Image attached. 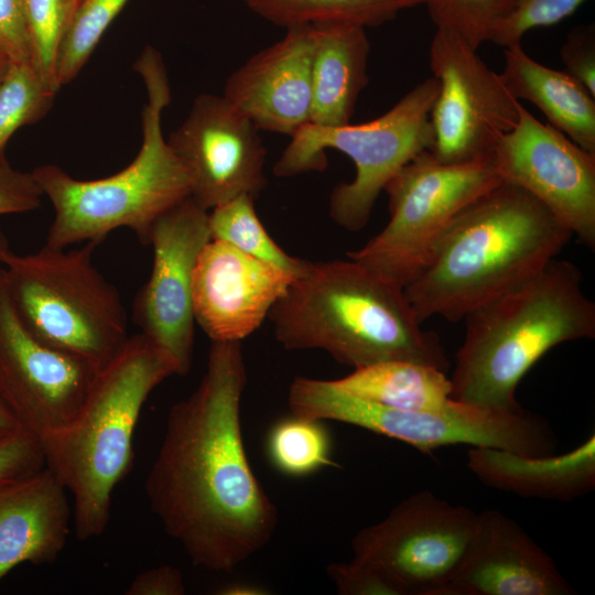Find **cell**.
Here are the masks:
<instances>
[{
    "label": "cell",
    "instance_id": "cell-23",
    "mask_svg": "<svg viewBox=\"0 0 595 595\" xmlns=\"http://www.w3.org/2000/svg\"><path fill=\"white\" fill-rule=\"evenodd\" d=\"M504 55L499 75L511 95L533 104L549 125L595 154V97L565 72L531 58L521 44L504 47Z\"/></svg>",
    "mask_w": 595,
    "mask_h": 595
},
{
    "label": "cell",
    "instance_id": "cell-35",
    "mask_svg": "<svg viewBox=\"0 0 595 595\" xmlns=\"http://www.w3.org/2000/svg\"><path fill=\"white\" fill-rule=\"evenodd\" d=\"M326 574L342 595H401L381 573L361 562H334Z\"/></svg>",
    "mask_w": 595,
    "mask_h": 595
},
{
    "label": "cell",
    "instance_id": "cell-6",
    "mask_svg": "<svg viewBox=\"0 0 595 595\" xmlns=\"http://www.w3.org/2000/svg\"><path fill=\"white\" fill-rule=\"evenodd\" d=\"M134 68L143 79L147 104L142 109V144L133 161L99 180L74 178L54 164L32 171L54 209L45 241L48 246L98 245L118 228L132 230L149 246L154 223L191 196L188 174L162 133V112L171 101L163 60L148 46Z\"/></svg>",
    "mask_w": 595,
    "mask_h": 595
},
{
    "label": "cell",
    "instance_id": "cell-44",
    "mask_svg": "<svg viewBox=\"0 0 595 595\" xmlns=\"http://www.w3.org/2000/svg\"><path fill=\"white\" fill-rule=\"evenodd\" d=\"M9 433H10V432H9ZM6 434H8V433H1V432H0V439H1L3 435H6Z\"/></svg>",
    "mask_w": 595,
    "mask_h": 595
},
{
    "label": "cell",
    "instance_id": "cell-16",
    "mask_svg": "<svg viewBox=\"0 0 595 595\" xmlns=\"http://www.w3.org/2000/svg\"><path fill=\"white\" fill-rule=\"evenodd\" d=\"M256 125L223 95L201 94L166 139L185 167L191 197L206 210L267 185V150Z\"/></svg>",
    "mask_w": 595,
    "mask_h": 595
},
{
    "label": "cell",
    "instance_id": "cell-19",
    "mask_svg": "<svg viewBox=\"0 0 595 595\" xmlns=\"http://www.w3.org/2000/svg\"><path fill=\"white\" fill-rule=\"evenodd\" d=\"M551 556L511 518L478 512L475 538L459 571L439 595H571Z\"/></svg>",
    "mask_w": 595,
    "mask_h": 595
},
{
    "label": "cell",
    "instance_id": "cell-33",
    "mask_svg": "<svg viewBox=\"0 0 595 595\" xmlns=\"http://www.w3.org/2000/svg\"><path fill=\"white\" fill-rule=\"evenodd\" d=\"M45 466L40 439L20 426L0 439V486Z\"/></svg>",
    "mask_w": 595,
    "mask_h": 595
},
{
    "label": "cell",
    "instance_id": "cell-7",
    "mask_svg": "<svg viewBox=\"0 0 595 595\" xmlns=\"http://www.w3.org/2000/svg\"><path fill=\"white\" fill-rule=\"evenodd\" d=\"M84 245L69 249L44 244L26 255L10 250L2 263L10 298L26 328L102 369L130 337L127 314L117 288L93 262L97 245Z\"/></svg>",
    "mask_w": 595,
    "mask_h": 595
},
{
    "label": "cell",
    "instance_id": "cell-32",
    "mask_svg": "<svg viewBox=\"0 0 595 595\" xmlns=\"http://www.w3.org/2000/svg\"><path fill=\"white\" fill-rule=\"evenodd\" d=\"M586 0H516L489 42L502 47L520 44L523 35L554 25L572 15Z\"/></svg>",
    "mask_w": 595,
    "mask_h": 595
},
{
    "label": "cell",
    "instance_id": "cell-37",
    "mask_svg": "<svg viewBox=\"0 0 595 595\" xmlns=\"http://www.w3.org/2000/svg\"><path fill=\"white\" fill-rule=\"evenodd\" d=\"M0 52L32 64L25 0H0Z\"/></svg>",
    "mask_w": 595,
    "mask_h": 595
},
{
    "label": "cell",
    "instance_id": "cell-36",
    "mask_svg": "<svg viewBox=\"0 0 595 595\" xmlns=\"http://www.w3.org/2000/svg\"><path fill=\"white\" fill-rule=\"evenodd\" d=\"M43 197L32 172L15 170L7 160L0 163V215L34 210Z\"/></svg>",
    "mask_w": 595,
    "mask_h": 595
},
{
    "label": "cell",
    "instance_id": "cell-39",
    "mask_svg": "<svg viewBox=\"0 0 595 595\" xmlns=\"http://www.w3.org/2000/svg\"><path fill=\"white\" fill-rule=\"evenodd\" d=\"M221 595H264L269 594L268 589L258 584L249 582L230 583L221 587L218 592Z\"/></svg>",
    "mask_w": 595,
    "mask_h": 595
},
{
    "label": "cell",
    "instance_id": "cell-4",
    "mask_svg": "<svg viewBox=\"0 0 595 595\" xmlns=\"http://www.w3.org/2000/svg\"><path fill=\"white\" fill-rule=\"evenodd\" d=\"M463 320L452 398L500 411L522 410L517 387L551 348L595 336V303L583 291L582 272L556 258Z\"/></svg>",
    "mask_w": 595,
    "mask_h": 595
},
{
    "label": "cell",
    "instance_id": "cell-31",
    "mask_svg": "<svg viewBox=\"0 0 595 595\" xmlns=\"http://www.w3.org/2000/svg\"><path fill=\"white\" fill-rule=\"evenodd\" d=\"M31 62L44 84L57 93L56 63L71 15L66 0H25Z\"/></svg>",
    "mask_w": 595,
    "mask_h": 595
},
{
    "label": "cell",
    "instance_id": "cell-43",
    "mask_svg": "<svg viewBox=\"0 0 595 595\" xmlns=\"http://www.w3.org/2000/svg\"><path fill=\"white\" fill-rule=\"evenodd\" d=\"M78 1L79 0H66V3L68 6V8H69L71 13L73 12V10H74V8H75V6L77 4Z\"/></svg>",
    "mask_w": 595,
    "mask_h": 595
},
{
    "label": "cell",
    "instance_id": "cell-20",
    "mask_svg": "<svg viewBox=\"0 0 595 595\" xmlns=\"http://www.w3.org/2000/svg\"><path fill=\"white\" fill-rule=\"evenodd\" d=\"M73 519L68 491L46 466L0 486V581L23 563L52 564Z\"/></svg>",
    "mask_w": 595,
    "mask_h": 595
},
{
    "label": "cell",
    "instance_id": "cell-25",
    "mask_svg": "<svg viewBox=\"0 0 595 595\" xmlns=\"http://www.w3.org/2000/svg\"><path fill=\"white\" fill-rule=\"evenodd\" d=\"M268 22L285 29L315 23H348L377 26L402 10L426 0H242Z\"/></svg>",
    "mask_w": 595,
    "mask_h": 595
},
{
    "label": "cell",
    "instance_id": "cell-24",
    "mask_svg": "<svg viewBox=\"0 0 595 595\" xmlns=\"http://www.w3.org/2000/svg\"><path fill=\"white\" fill-rule=\"evenodd\" d=\"M333 382L367 401L407 411H437L452 402L446 371L409 360H390L354 369Z\"/></svg>",
    "mask_w": 595,
    "mask_h": 595
},
{
    "label": "cell",
    "instance_id": "cell-42",
    "mask_svg": "<svg viewBox=\"0 0 595 595\" xmlns=\"http://www.w3.org/2000/svg\"><path fill=\"white\" fill-rule=\"evenodd\" d=\"M11 62L12 61L6 54L0 52V79L3 77V75L8 71Z\"/></svg>",
    "mask_w": 595,
    "mask_h": 595
},
{
    "label": "cell",
    "instance_id": "cell-15",
    "mask_svg": "<svg viewBox=\"0 0 595 595\" xmlns=\"http://www.w3.org/2000/svg\"><path fill=\"white\" fill-rule=\"evenodd\" d=\"M493 159L501 182L530 193L589 249L595 248V154L523 106Z\"/></svg>",
    "mask_w": 595,
    "mask_h": 595
},
{
    "label": "cell",
    "instance_id": "cell-17",
    "mask_svg": "<svg viewBox=\"0 0 595 595\" xmlns=\"http://www.w3.org/2000/svg\"><path fill=\"white\" fill-rule=\"evenodd\" d=\"M294 279L226 241L212 239L193 275L195 323L212 342H241L261 326Z\"/></svg>",
    "mask_w": 595,
    "mask_h": 595
},
{
    "label": "cell",
    "instance_id": "cell-27",
    "mask_svg": "<svg viewBox=\"0 0 595 595\" xmlns=\"http://www.w3.org/2000/svg\"><path fill=\"white\" fill-rule=\"evenodd\" d=\"M208 223L212 239L226 241L294 278L304 271L307 260L290 256L273 240L257 215L253 197L241 195L213 208Z\"/></svg>",
    "mask_w": 595,
    "mask_h": 595
},
{
    "label": "cell",
    "instance_id": "cell-28",
    "mask_svg": "<svg viewBox=\"0 0 595 595\" xmlns=\"http://www.w3.org/2000/svg\"><path fill=\"white\" fill-rule=\"evenodd\" d=\"M57 93L50 89L29 62H11L0 79V163L14 132L40 121Z\"/></svg>",
    "mask_w": 595,
    "mask_h": 595
},
{
    "label": "cell",
    "instance_id": "cell-5",
    "mask_svg": "<svg viewBox=\"0 0 595 595\" xmlns=\"http://www.w3.org/2000/svg\"><path fill=\"white\" fill-rule=\"evenodd\" d=\"M178 375L169 354L141 333L100 369L75 418L40 439L45 466L67 489L76 537L104 533L116 486L133 461V434L144 402L166 378Z\"/></svg>",
    "mask_w": 595,
    "mask_h": 595
},
{
    "label": "cell",
    "instance_id": "cell-12",
    "mask_svg": "<svg viewBox=\"0 0 595 595\" xmlns=\"http://www.w3.org/2000/svg\"><path fill=\"white\" fill-rule=\"evenodd\" d=\"M430 67L437 94L430 112L432 155L459 164L493 153L500 138L518 122L521 102L456 34L436 29Z\"/></svg>",
    "mask_w": 595,
    "mask_h": 595
},
{
    "label": "cell",
    "instance_id": "cell-21",
    "mask_svg": "<svg viewBox=\"0 0 595 595\" xmlns=\"http://www.w3.org/2000/svg\"><path fill=\"white\" fill-rule=\"evenodd\" d=\"M467 467L486 486L521 497L571 501L595 487V435L562 454L529 456L474 446Z\"/></svg>",
    "mask_w": 595,
    "mask_h": 595
},
{
    "label": "cell",
    "instance_id": "cell-41",
    "mask_svg": "<svg viewBox=\"0 0 595 595\" xmlns=\"http://www.w3.org/2000/svg\"><path fill=\"white\" fill-rule=\"evenodd\" d=\"M10 251L8 238L0 227V263H2L6 255Z\"/></svg>",
    "mask_w": 595,
    "mask_h": 595
},
{
    "label": "cell",
    "instance_id": "cell-2",
    "mask_svg": "<svg viewBox=\"0 0 595 595\" xmlns=\"http://www.w3.org/2000/svg\"><path fill=\"white\" fill-rule=\"evenodd\" d=\"M572 236L534 196L500 182L453 218L403 289L421 323L456 322L537 274Z\"/></svg>",
    "mask_w": 595,
    "mask_h": 595
},
{
    "label": "cell",
    "instance_id": "cell-38",
    "mask_svg": "<svg viewBox=\"0 0 595 595\" xmlns=\"http://www.w3.org/2000/svg\"><path fill=\"white\" fill-rule=\"evenodd\" d=\"M186 587L182 572L160 565L138 574L126 591L128 595H183Z\"/></svg>",
    "mask_w": 595,
    "mask_h": 595
},
{
    "label": "cell",
    "instance_id": "cell-40",
    "mask_svg": "<svg viewBox=\"0 0 595 595\" xmlns=\"http://www.w3.org/2000/svg\"><path fill=\"white\" fill-rule=\"evenodd\" d=\"M20 426V423L18 422L13 412L11 411L4 398L0 393V432L9 433Z\"/></svg>",
    "mask_w": 595,
    "mask_h": 595
},
{
    "label": "cell",
    "instance_id": "cell-13",
    "mask_svg": "<svg viewBox=\"0 0 595 595\" xmlns=\"http://www.w3.org/2000/svg\"><path fill=\"white\" fill-rule=\"evenodd\" d=\"M100 369L55 348L23 324L0 268V393L22 428L39 439L68 424Z\"/></svg>",
    "mask_w": 595,
    "mask_h": 595
},
{
    "label": "cell",
    "instance_id": "cell-34",
    "mask_svg": "<svg viewBox=\"0 0 595 595\" xmlns=\"http://www.w3.org/2000/svg\"><path fill=\"white\" fill-rule=\"evenodd\" d=\"M561 60L567 75L595 97V28L588 23L570 31L561 47Z\"/></svg>",
    "mask_w": 595,
    "mask_h": 595
},
{
    "label": "cell",
    "instance_id": "cell-22",
    "mask_svg": "<svg viewBox=\"0 0 595 595\" xmlns=\"http://www.w3.org/2000/svg\"><path fill=\"white\" fill-rule=\"evenodd\" d=\"M311 25L314 47L310 123L347 125L368 84L370 42L366 28L348 23Z\"/></svg>",
    "mask_w": 595,
    "mask_h": 595
},
{
    "label": "cell",
    "instance_id": "cell-30",
    "mask_svg": "<svg viewBox=\"0 0 595 595\" xmlns=\"http://www.w3.org/2000/svg\"><path fill=\"white\" fill-rule=\"evenodd\" d=\"M516 0H426L428 13L436 29L459 36L474 50L490 41Z\"/></svg>",
    "mask_w": 595,
    "mask_h": 595
},
{
    "label": "cell",
    "instance_id": "cell-3",
    "mask_svg": "<svg viewBox=\"0 0 595 595\" xmlns=\"http://www.w3.org/2000/svg\"><path fill=\"white\" fill-rule=\"evenodd\" d=\"M268 318L285 349L324 350L354 369L390 360L448 369L439 336L422 328L403 286L349 258L307 260Z\"/></svg>",
    "mask_w": 595,
    "mask_h": 595
},
{
    "label": "cell",
    "instance_id": "cell-11",
    "mask_svg": "<svg viewBox=\"0 0 595 595\" xmlns=\"http://www.w3.org/2000/svg\"><path fill=\"white\" fill-rule=\"evenodd\" d=\"M477 524L478 512L421 490L355 534L353 560L381 573L401 595H439L464 563Z\"/></svg>",
    "mask_w": 595,
    "mask_h": 595
},
{
    "label": "cell",
    "instance_id": "cell-29",
    "mask_svg": "<svg viewBox=\"0 0 595 595\" xmlns=\"http://www.w3.org/2000/svg\"><path fill=\"white\" fill-rule=\"evenodd\" d=\"M129 0H79L67 21L56 63L58 87L87 63L105 31Z\"/></svg>",
    "mask_w": 595,
    "mask_h": 595
},
{
    "label": "cell",
    "instance_id": "cell-18",
    "mask_svg": "<svg viewBox=\"0 0 595 595\" xmlns=\"http://www.w3.org/2000/svg\"><path fill=\"white\" fill-rule=\"evenodd\" d=\"M313 47L311 24L286 29L227 78L223 96L260 131L292 137L310 122Z\"/></svg>",
    "mask_w": 595,
    "mask_h": 595
},
{
    "label": "cell",
    "instance_id": "cell-26",
    "mask_svg": "<svg viewBox=\"0 0 595 595\" xmlns=\"http://www.w3.org/2000/svg\"><path fill=\"white\" fill-rule=\"evenodd\" d=\"M266 446L271 465L289 477H305L326 467H337L331 435L321 420L295 414L283 418L269 430Z\"/></svg>",
    "mask_w": 595,
    "mask_h": 595
},
{
    "label": "cell",
    "instance_id": "cell-10",
    "mask_svg": "<svg viewBox=\"0 0 595 595\" xmlns=\"http://www.w3.org/2000/svg\"><path fill=\"white\" fill-rule=\"evenodd\" d=\"M500 182L493 154L448 164L423 151L383 190L389 197L388 224L347 258L404 288L424 267L453 218Z\"/></svg>",
    "mask_w": 595,
    "mask_h": 595
},
{
    "label": "cell",
    "instance_id": "cell-14",
    "mask_svg": "<svg viewBox=\"0 0 595 595\" xmlns=\"http://www.w3.org/2000/svg\"><path fill=\"white\" fill-rule=\"evenodd\" d=\"M208 213L190 196L154 223L151 273L133 304L141 334L171 356L178 375L187 374L193 361L192 284L198 257L212 240Z\"/></svg>",
    "mask_w": 595,
    "mask_h": 595
},
{
    "label": "cell",
    "instance_id": "cell-8",
    "mask_svg": "<svg viewBox=\"0 0 595 595\" xmlns=\"http://www.w3.org/2000/svg\"><path fill=\"white\" fill-rule=\"evenodd\" d=\"M437 82L429 77L414 86L392 108L368 122L337 127L306 123L292 137L274 164L273 173L289 177L327 165L325 151L349 156L356 174L331 193L329 215L349 231L363 229L388 182L410 160L429 151L432 142L430 112Z\"/></svg>",
    "mask_w": 595,
    "mask_h": 595
},
{
    "label": "cell",
    "instance_id": "cell-1",
    "mask_svg": "<svg viewBox=\"0 0 595 595\" xmlns=\"http://www.w3.org/2000/svg\"><path fill=\"white\" fill-rule=\"evenodd\" d=\"M241 342H212L196 389L175 403L144 488L152 512L194 565L230 572L272 539L278 509L241 432Z\"/></svg>",
    "mask_w": 595,
    "mask_h": 595
},
{
    "label": "cell",
    "instance_id": "cell-9",
    "mask_svg": "<svg viewBox=\"0 0 595 595\" xmlns=\"http://www.w3.org/2000/svg\"><path fill=\"white\" fill-rule=\"evenodd\" d=\"M288 402L295 415L356 425L423 453L469 444L542 456L552 454L558 442L545 419L523 409L500 411L453 400L437 411L399 410L357 398L333 380L295 377Z\"/></svg>",
    "mask_w": 595,
    "mask_h": 595
}]
</instances>
